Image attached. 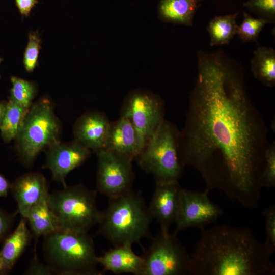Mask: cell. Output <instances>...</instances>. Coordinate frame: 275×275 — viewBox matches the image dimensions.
Wrapping results in <instances>:
<instances>
[{
	"instance_id": "6da1fadb",
	"label": "cell",
	"mask_w": 275,
	"mask_h": 275,
	"mask_svg": "<svg viewBox=\"0 0 275 275\" xmlns=\"http://www.w3.org/2000/svg\"><path fill=\"white\" fill-rule=\"evenodd\" d=\"M198 74L179 132L183 168L195 169L208 190L217 189L257 208L269 146L265 123L245 87L244 69L225 52L198 50Z\"/></svg>"
},
{
	"instance_id": "7a4b0ae2",
	"label": "cell",
	"mask_w": 275,
	"mask_h": 275,
	"mask_svg": "<svg viewBox=\"0 0 275 275\" xmlns=\"http://www.w3.org/2000/svg\"><path fill=\"white\" fill-rule=\"evenodd\" d=\"M189 275H274L275 265L247 228L228 225L201 230Z\"/></svg>"
},
{
	"instance_id": "3957f363",
	"label": "cell",
	"mask_w": 275,
	"mask_h": 275,
	"mask_svg": "<svg viewBox=\"0 0 275 275\" xmlns=\"http://www.w3.org/2000/svg\"><path fill=\"white\" fill-rule=\"evenodd\" d=\"M108 198L106 208L100 211L98 235L113 246L132 245L143 238L152 237L153 217L141 192L132 188Z\"/></svg>"
},
{
	"instance_id": "277c9868",
	"label": "cell",
	"mask_w": 275,
	"mask_h": 275,
	"mask_svg": "<svg viewBox=\"0 0 275 275\" xmlns=\"http://www.w3.org/2000/svg\"><path fill=\"white\" fill-rule=\"evenodd\" d=\"M47 264L54 274L98 275V256L88 233L58 229L44 236L43 245Z\"/></svg>"
},
{
	"instance_id": "5b68a950",
	"label": "cell",
	"mask_w": 275,
	"mask_h": 275,
	"mask_svg": "<svg viewBox=\"0 0 275 275\" xmlns=\"http://www.w3.org/2000/svg\"><path fill=\"white\" fill-rule=\"evenodd\" d=\"M61 131L60 122L48 98L43 97L32 103L15 139L22 163L31 167L43 149L59 141Z\"/></svg>"
},
{
	"instance_id": "8992f818",
	"label": "cell",
	"mask_w": 275,
	"mask_h": 275,
	"mask_svg": "<svg viewBox=\"0 0 275 275\" xmlns=\"http://www.w3.org/2000/svg\"><path fill=\"white\" fill-rule=\"evenodd\" d=\"M97 191L82 184L68 186L48 194L47 202L58 229L78 233H88L98 224L100 211L96 203Z\"/></svg>"
},
{
	"instance_id": "52a82bcc",
	"label": "cell",
	"mask_w": 275,
	"mask_h": 275,
	"mask_svg": "<svg viewBox=\"0 0 275 275\" xmlns=\"http://www.w3.org/2000/svg\"><path fill=\"white\" fill-rule=\"evenodd\" d=\"M179 132L164 119L136 158L140 167L155 182L178 181L183 168L179 156Z\"/></svg>"
},
{
	"instance_id": "ba28073f",
	"label": "cell",
	"mask_w": 275,
	"mask_h": 275,
	"mask_svg": "<svg viewBox=\"0 0 275 275\" xmlns=\"http://www.w3.org/2000/svg\"><path fill=\"white\" fill-rule=\"evenodd\" d=\"M151 245L142 256V275H185L190 269L191 258L176 235L160 230L152 237Z\"/></svg>"
},
{
	"instance_id": "9c48e42d",
	"label": "cell",
	"mask_w": 275,
	"mask_h": 275,
	"mask_svg": "<svg viewBox=\"0 0 275 275\" xmlns=\"http://www.w3.org/2000/svg\"><path fill=\"white\" fill-rule=\"evenodd\" d=\"M164 104L158 95L135 89L125 98L121 116L128 119L135 128L143 148L163 121Z\"/></svg>"
},
{
	"instance_id": "30bf717a",
	"label": "cell",
	"mask_w": 275,
	"mask_h": 275,
	"mask_svg": "<svg viewBox=\"0 0 275 275\" xmlns=\"http://www.w3.org/2000/svg\"><path fill=\"white\" fill-rule=\"evenodd\" d=\"M95 152L98 162L97 192L110 198L132 188L134 176L132 158L105 148Z\"/></svg>"
},
{
	"instance_id": "8fae6325",
	"label": "cell",
	"mask_w": 275,
	"mask_h": 275,
	"mask_svg": "<svg viewBox=\"0 0 275 275\" xmlns=\"http://www.w3.org/2000/svg\"><path fill=\"white\" fill-rule=\"evenodd\" d=\"M208 193L206 189L201 192L182 188L173 234L177 235L180 231L190 227L202 230L206 225L216 221L223 214V209L210 200Z\"/></svg>"
},
{
	"instance_id": "7c38bea8",
	"label": "cell",
	"mask_w": 275,
	"mask_h": 275,
	"mask_svg": "<svg viewBox=\"0 0 275 275\" xmlns=\"http://www.w3.org/2000/svg\"><path fill=\"white\" fill-rule=\"evenodd\" d=\"M90 155L91 150L75 140L66 143L59 141L48 147L44 168L50 171L54 181L64 187L67 175Z\"/></svg>"
},
{
	"instance_id": "4fadbf2b",
	"label": "cell",
	"mask_w": 275,
	"mask_h": 275,
	"mask_svg": "<svg viewBox=\"0 0 275 275\" xmlns=\"http://www.w3.org/2000/svg\"><path fill=\"white\" fill-rule=\"evenodd\" d=\"M182 188L178 181L155 182L148 208L153 218L159 224L160 231L164 233L169 232L170 227L175 222Z\"/></svg>"
},
{
	"instance_id": "5bb4252c",
	"label": "cell",
	"mask_w": 275,
	"mask_h": 275,
	"mask_svg": "<svg viewBox=\"0 0 275 275\" xmlns=\"http://www.w3.org/2000/svg\"><path fill=\"white\" fill-rule=\"evenodd\" d=\"M111 123L103 112L87 111L75 122L73 126L74 140L95 151L104 148Z\"/></svg>"
},
{
	"instance_id": "9a60e30c",
	"label": "cell",
	"mask_w": 275,
	"mask_h": 275,
	"mask_svg": "<svg viewBox=\"0 0 275 275\" xmlns=\"http://www.w3.org/2000/svg\"><path fill=\"white\" fill-rule=\"evenodd\" d=\"M10 190L17 204V212L25 218L29 210L48 197V186L40 173H25L11 184Z\"/></svg>"
},
{
	"instance_id": "2e32d148",
	"label": "cell",
	"mask_w": 275,
	"mask_h": 275,
	"mask_svg": "<svg viewBox=\"0 0 275 275\" xmlns=\"http://www.w3.org/2000/svg\"><path fill=\"white\" fill-rule=\"evenodd\" d=\"M105 148L134 159L143 146L130 120L120 116L117 120L111 123Z\"/></svg>"
},
{
	"instance_id": "e0dca14e",
	"label": "cell",
	"mask_w": 275,
	"mask_h": 275,
	"mask_svg": "<svg viewBox=\"0 0 275 275\" xmlns=\"http://www.w3.org/2000/svg\"><path fill=\"white\" fill-rule=\"evenodd\" d=\"M98 262L104 271L116 274L130 273L142 275L144 266L142 257L136 255L129 244L114 246L98 256Z\"/></svg>"
},
{
	"instance_id": "ac0fdd59",
	"label": "cell",
	"mask_w": 275,
	"mask_h": 275,
	"mask_svg": "<svg viewBox=\"0 0 275 275\" xmlns=\"http://www.w3.org/2000/svg\"><path fill=\"white\" fill-rule=\"evenodd\" d=\"M31 234L25 219H21L14 231L4 240L0 251L4 266V273L11 271L31 240Z\"/></svg>"
},
{
	"instance_id": "d6986e66",
	"label": "cell",
	"mask_w": 275,
	"mask_h": 275,
	"mask_svg": "<svg viewBox=\"0 0 275 275\" xmlns=\"http://www.w3.org/2000/svg\"><path fill=\"white\" fill-rule=\"evenodd\" d=\"M200 0H160L158 15L167 23L193 25L195 12Z\"/></svg>"
},
{
	"instance_id": "ffe728a7",
	"label": "cell",
	"mask_w": 275,
	"mask_h": 275,
	"mask_svg": "<svg viewBox=\"0 0 275 275\" xmlns=\"http://www.w3.org/2000/svg\"><path fill=\"white\" fill-rule=\"evenodd\" d=\"M251 69L254 77L265 86L275 85V51L271 47L259 46L253 52Z\"/></svg>"
},
{
	"instance_id": "44dd1931",
	"label": "cell",
	"mask_w": 275,
	"mask_h": 275,
	"mask_svg": "<svg viewBox=\"0 0 275 275\" xmlns=\"http://www.w3.org/2000/svg\"><path fill=\"white\" fill-rule=\"evenodd\" d=\"M29 222L36 241L58 229L56 218L50 209L47 198L34 206L24 218Z\"/></svg>"
},
{
	"instance_id": "7402d4cb",
	"label": "cell",
	"mask_w": 275,
	"mask_h": 275,
	"mask_svg": "<svg viewBox=\"0 0 275 275\" xmlns=\"http://www.w3.org/2000/svg\"><path fill=\"white\" fill-rule=\"evenodd\" d=\"M239 13L217 16L212 18L207 26L211 46L228 45L237 34L236 18Z\"/></svg>"
},
{
	"instance_id": "603a6c76",
	"label": "cell",
	"mask_w": 275,
	"mask_h": 275,
	"mask_svg": "<svg viewBox=\"0 0 275 275\" xmlns=\"http://www.w3.org/2000/svg\"><path fill=\"white\" fill-rule=\"evenodd\" d=\"M28 110L9 99L1 126L3 140L6 143L15 139Z\"/></svg>"
},
{
	"instance_id": "cb8c5ba5",
	"label": "cell",
	"mask_w": 275,
	"mask_h": 275,
	"mask_svg": "<svg viewBox=\"0 0 275 275\" xmlns=\"http://www.w3.org/2000/svg\"><path fill=\"white\" fill-rule=\"evenodd\" d=\"M12 88L9 99L28 110L37 92L36 85L19 77L11 78Z\"/></svg>"
},
{
	"instance_id": "d4e9b609",
	"label": "cell",
	"mask_w": 275,
	"mask_h": 275,
	"mask_svg": "<svg viewBox=\"0 0 275 275\" xmlns=\"http://www.w3.org/2000/svg\"><path fill=\"white\" fill-rule=\"evenodd\" d=\"M243 20L238 26L237 34L243 42L257 41L260 33L267 21L255 18L246 12H243Z\"/></svg>"
},
{
	"instance_id": "484cf974",
	"label": "cell",
	"mask_w": 275,
	"mask_h": 275,
	"mask_svg": "<svg viewBox=\"0 0 275 275\" xmlns=\"http://www.w3.org/2000/svg\"><path fill=\"white\" fill-rule=\"evenodd\" d=\"M41 40L37 31H31L29 34V40L25 48L23 63L28 72H32L38 65V59L41 48Z\"/></svg>"
},
{
	"instance_id": "4316f807",
	"label": "cell",
	"mask_w": 275,
	"mask_h": 275,
	"mask_svg": "<svg viewBox=\"0 0 275 275\" xmlns=\"http://www.w3.org/2000/svg\"><path fill=\"white\" fill-rule=\"evenodd\" d=\"M243 6L267 23L275 22V0H248Z\"/></svg>"
},
{
	"instance_id": "83f0119b",
	"label": "cell",
	"mask_w": 275,
	"mask_h": 275,
	"mask_svg": "<svg viewBox=\"0 0 275 275\" xmlns=\"http://www.w3.org/2000/svg\"><path fill=\"white\" fill-rule=\"evenodd\" d=\"M261 188L275 187V142L270 144L266 150L265 164L260 179Z\"/></svg>"
},
{
	"instance_id": "f1b7e54d",
	"label": "cell",
	"mask_w": 275,
	"mask_h": 275,
	"mask_svg": "<svg viewBox=\"0 0 275 275\" xmlns=\"http://www.w3.org/2000/svg\"><path fill=\"white\" fill-rule=\"evenodd\" d=\"M261 213L264 217L266 233L263 245L266 252L271 256L275 251V206L267 207Z\"/></svg>"
},
{
	"instance_id": "f546056e",
	"label": "cell",
	"mask_w": 275,
	"mask_h": 275,
	"mask_svg": "<svg viewBox=\"0 0 275 275\" xmlns=\"http://www.w3.org/2000/svg\"><path fill=\"white\" fill-rule=\"evenodd\" d=\"M9 213L0 208V242L4 241L9 235L15 217L17 214Z\"/></svg>"
},
{
	"instance_id": "4dcf8cb0",
	"label": "cell",
	"mask_w": 275,
	"mask_h": 275,
	"mask_svg": "<svg viewBox=\"0 0 275 275\" xmlns=\"http://www.w3.org/2000/svg\"><path fill=\"white\" fill-rule=\"evenodd\" d=\"M24 273L25 274L31 275H50L54 274L47 264L44 265L39 261L37 258L36 253L34 254V256Z\"/></svg>"
},
{
	"instance_id": "1f68e13d",
	"label": "cell",
	"mask_w": 275,
	"mask_h": 275,
	"mask_svg": "<svg viewBox=\"0 0 275 275\" xmlns=\"http://www.w3.org/2000/svg\"><path fill=\"white\" fill-rule=\"evenodd\" d=\"M15 4L22 16L28 17L33 8L38 3V0H15Z\"/></svg>"
},
{
	"instance_id": "d6a6232c",
	"label": "cell",
	"mask_w": 275,
	"mask_h": 275,
	"mask_svg": "<svg viewBox=\"0 0 275 275\" xmlns=\"http://www.w3.org/2000/svg\"><path fill=\"white\" fill-rule=\"evenodd\" d=\"M11 184L0 174V197H6L10 189Z\"/></svg>"
},
{
	"instance_id": "836d02e7",
	"label": "cell",
	"mask_w": 275,
	"mask_h": 275,
	"mask_svg": "<svg viewBox=\"0 0 275 275\" xmlns=\"http://www.w3.org/2000/svg\"><path fill=\"white\" fill-rule=\"evenodd\" d=\"M7 101H0V126L4 116Z\"/></svg>"
},
{
	"instance_id": "e575fe53",
	"label": "cell",
	"mask_w": 275,
	"mask_h": 275,
	"mask_svg": "<svg viewBox=\"0 0 275 275\" xmlns=\"http://www.w3.org/2000/svg\"><path fill=\"white\" fill-rule=\"evenodd\" d=\"M4 273V266L2 258L0 253V274Z\"/></svg>"
},
{
	"instance_id": "d590c367",
	"label": "cell",
	"mask_w": 275,
	"mask_h": 275,
	"mask_svg": "<svg viewBox=\"0 0 275 275\" xmlns=\"http://www.w3.org/2000/svg\"><path fill=\"white\" fill-rule=\"evenodd\" d=\"M2 61H3V59L1 58H0V64H1V62H2Z\"/></svg>"
}]
</instances>
